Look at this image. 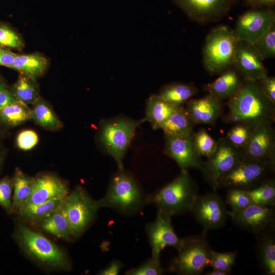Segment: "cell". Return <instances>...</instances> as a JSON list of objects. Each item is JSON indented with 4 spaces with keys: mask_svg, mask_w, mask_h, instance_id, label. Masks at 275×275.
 <instances>
[{
    "mask_svg": "<svg viewBox=\"0 0 275 275\" xmlns=\"http://www.w3.org/2000/svg\"><path fill=\"white\" fill-rule=\"evenodd\" d=\"M220 101L210 94L199 99H189L185 110L193 123L212 124L221 113Z\"/></svg>",
    "mask_w": 275,
    "mask_h": 275,
    "instance_id": "cell-20",
    "label": "cell"
},
{
    "mask_svg": "<svg viewBox=\"0 0 275 275\" xmlns=\"http://www.w3.org/2000/svg\"><path fill=\"white\" fill-rule=\"evenodd\" d=\"M32 119L40 126L50 130H56L62 123L50 105L40 97L33 104Z\"/></svg>",
    "mask_w": 275,
    "mask_h": 275,
    "instance_id": "cell-29",
    "label": "cell"
},
{
    "mask_svg": "<svg viewBox=\"0 0 275 275\" xmlns=\"http://www.w3.org/2000/svg\"><path fill=\"white\" fill-rule=\"evenodd\" d=\"M17 101L8 89L0 91V110Z\"/></svg>",
    "mask_w": 275,
    "mask_h": 275,
    "instance_id": "cell-47",
    "label": "cell"
},
{
    "mask_svg": "<svg viewBox=\"0 0 275 275\" xmlns=\"http://www.w3.org/2000/svg\"><path fill=\"white\" fill-rule=\"evenodd\" d=\"M217 142L215 151L203 162L200 168L204 178L213 191L218 188L221 179L243 158L242 150L227 138H221Z\"/></svg>",
    "mask_w": 275,
    "mask_h": 275,
    "instance_id": "cell-9",
    "label": "cell"
},
{
    "mask_svg": "<svg viewBox=\"0 0 275 275\" xmlns=\"http://www.w3.org/2000/svg\"><path fill=\"white\" fill-rule=\"evenodd\" d=\"M274 23L273 8H251L238 16L233 30L238 41L254 44Z\"/></svg>",
    "mask_w": 275,
    "mask_h": 275,
    "instance_id": "cell-11",
    "label": "cell"
},
{
    "mask_svg": "<svg viewBox=\"0 0 275 275\" xmlns=\"http://www.w3.org/2000/svg\"><path fill=\"white\" fill-rule=\"evenodd\" d=\"M38 222L42 229L58 238L69 239L74 237L61 206L49 215Z\"/></svg>",
    "mask_w": 275,
    "mask_h": 275,
    "instance_id": "cell-25",
    "label": "cell"
},
{
    "mask_svg": "<svg viewBox=\"0 0 275 275\" xmlns=\"http://www.w3.org/2000/svg\"><path fill=\"white\" fill-rule=\"evenodd\" d=\"M0 45L17 50H22L24 42L21 35L11 26L0 22Z\"/></svg>",
    "mask_w": 275,
    "mask_h": 275,
    "instance_id": "cell-36",
    "label": "cell"
},
{
    "mask_svg": "<svg viewBox=\"0 0 275 275\" xmlns=\"http://www.w3.org/2000/svg\"><path fill=\"white\" fill-rule=\"evenodd\" d=\"M171 217L158 209L155 219L146 226L151 258L156 260L159 261L161 251L165 247L172 246L178 251L183 244L184 238H180L175 232Z\"/></svg>",
    "mask_w": 275,
    "mask_h": 275,
    "instance_id": "cell-14",
    "label": "cell"
},
{
    "mask_svg": "<svg viewBox=\"0 0 275 275\" xmlns=\"http://www.w3.org/2000/svg\"><path fill=\"white\" fill-rule=\"evenodd\" d=\"M182 107V105L172 104L158 95H152L147 101L145 117L143 121L149 122L154 130L160 129L163 122L171 114Z\"/></svg>",
    "mask_w": 275,
    "mask_h": 275,
    "instance_id": "cell-22",
    "label": "cell"
},
{
    "mask_svg": "<svg viewBox=\"0 0 275 275\" xmlns=\"http://www.w3.org/2000/svg\"><path fill=\"white\" fill-rule=\"evenodd\" d=\"M237 252L220 253L211 250L209 265L213 269L230 271L234 264Z\"/></svg>",
    "mask_w": 275,
    "mask_h": 275,
    "instance_id": "cell-38",
    "label": "cell"
},
{
    "mask_svg": "<svg viewBox=\"0 0 275 275\" xmlns=\"http://www.w3.org/2000/svg\"><path fill=\"white\" fill-rule=\"evenodd\" d=\"M163 269L160 261L150 258L140 266L128 269L126 275H160L162 274Z\"/></svg>",
    "mask_w": 275,
    "mask_h": 275,
    "instance_id": "cell-40",
    "label": "cell"
},
{
    "mask_svg": "<svg viewBox=\"0 0 275 275\" xmlns=\"http://www.w3.org/2000/svg\"><path fill=\"white\" fill-rule=\"evenodd\" d=\"M30 119L31 109L28 105L19 101L0 110V121L9 126H18Z\"/></svg>",
    "mask_w": 275,
    "mask_h": 275,
    "instance_id": "cell-31",
    "label": "cell"
},
{
    "mask_svg": "<svg viewBox=\"0 0 275 275\" xmlns=\"http://www.w3.org/2000/svg\"><path fill=\"white\" fill-rule=\"evenodd\" d=\"M194 146L200 156L209 157L215 151L217 142L204 129L192 134Z\"/></svg>",
    "mask_w": 275,
    "mask_h": 275,
    "instance_id": "cell-34",
    "label": "cell"
},
{
    "mask_svg": "<svg viewBox=\"0 0 275 275\" xmlns=\"http://www.w3.org/2000/svg\"><path fill=\"white\" fill-rule=\"evenodd\" d=\"M14 237L26 255L42 266L55 269H70V262L66 253L42 234L18 223Z\"/></svg>",
    "mask_w": 275,
    "mask_h": 275,
    "instance_id": "cell-3",
    "label": "cell"
},
{
    "mask_svg": "<svg viewBox=\"0 0 275 275\" xmlns=\"http://www.w3.org/2000/svg\"><path fill=\"white\" fill-rule=\"evenodd\" d=\"M192 134L184 136L165 135L164 153L177 162L181 170L190 168L200 169L203 162L194 146Z\"/></svg>",
    "mask_w": 275,
    "mask_h": 275,
    "instance_id": "cell-18",
    "label": "cell"
},
{
    "mask_svg": "<svg viewBox=\"0 0 275 275\" xmlns=\"http://www.w3.org/2000/svg\"><path fill=\"white\" fill-rule=\"evenodd\" d=\"M123 264L118 260H113L103 269L101 270L98 274L100 275H117L120 272L123 267Z\"/></svg>",
    "mask_w": 275,
    "mask_h": 275,
    "instance_id": "cell-46",
    "label": "cell"
},
{
    "mask_svg": "<svg viewBox=\"0 0 275 275\" xmlns=\"http://www.w3.org/2000/svg\"><path fill=\"white\" fill-rule=\"evenodd\" d=\"M13 189L12 179L5 177L0 180V206L11 213Z\"/></svg>",
    "mask_w": 275,
    "mask_h": 275,
    "instance_id": "cell-41",
    "label": "cell"
},
{
    "mask_svg": "<svg viewBox=\"0 0 275 275\" xmlns=\"http://www.w3.org/2000/svg\"><path fill=\"white\" fill-rule=\"evenodd\" d=\"M61 208L72 230L77 236L91 223L100 208L95 200L81 186L75 187L62 201Z\"/></svg>",
    "mask_w": 275,
    "mask_h": 275,
    "instance_id": "cell-8",
    "label": "cell"
},
{
    "mask_svg": "<svg viewBox=\"0 0 275 275\" xmlns=\"http://www.w3.org/2000/svg\"><path fill=\"white\" fill-rule=\"evenodd\" d=\"M273 207L252 203L236 211H228V215L240 227L255 233H259L274 224Z\"/></svg>",
    "mask_w": 275,
    "mask_h": 275,
    "instance_id": "cell-17",
    "label": "cell"
},
{
    "mask_svg": "<svg viewBox=\"0 0 275 275\" xmlns=\"http://www.w3.org/2000/svg\"><path fill=\"white\" fill-rule=\"evenodd\" d=\"M236 124L229 131L226 138L234 146L242 151L249 140L253 127L243 124Z\"/></svg>",
    "mask_w": 275,
    "mask_h": 275,
    "instance_id": "cell-37",
    "label": "cell"
},
{
    "mask_svg": "<svg viewBox=\"0 0 275 275\" xmlns=\"http://www.w3.org/2000/svg\"><path fill=\"white\" fill-rule=\"evenodd\" d=\"M193 122L185 109H180L171 114L161 124L165 135L184 136L192 134Z\"/></svg>",
    "mask_w": 275,
    "mask_h": 275,
    "instance_id": "cell-26",
    "label": "cell"
},
{
    "mask_svg": "<svg viewBox=\"0 0 275 275\" xmlns=\"http://www.w3.org/2000/svg\"><path fill=\"white\" fill-rule=\"evenodd\" d=\"M269 170L274 169L268 163L243 158L221 179L218 188L251 190L259 185Z\"/></svg>",
    "mask_w": 275,
    "mask_h": 275,
    "instance_id": "cell-10",
    "label": "cell"
},
{
    "mask_svg": "<svg viewBox=\"0 0 275 275\" xmlns=\"http://www.w3.org/2000/svg\"><path fill=\"white\" fill-rule=\"evenodd\" d=\"M48 65V59L39 52L17 53L10 68L36 79L44 73Z\"/></svg>",
    "mask_w": 275,
    "mask_h": 275,
    "instance_id": "cell-23",
    "label": "cell"
},
{
    "mask_svg": "<svg viewBox=\"0 0 275 275\" xmlns=\"http://www.w3.org/2000/svg\"><path fill=\"white\" fill-rule=\"evenodd\" d=\"M243 5L251 8H273L275 0H243Z\"/></svg>",
    "mask_w": 275,
    "mask_h": 275,
    "instance_id": "cell-45",
    "label": "cell"
},
{
    "mask_svg": "<svg viewBox=\"0 0 275 275\" xmlns=\"http://www.w3.org/2000/svg\"><path fill=\"white\" fill-rule=\"evenodd\" d=\"M232 66L243 77L258 81L267 75L263 59L253 43L238 41Z\"/></svg>",
    "mask_w": 275,
    "mask_h": 275,
    "instance_id": "cell-16",
    "label": "cell"
},
{
    "mask_svg": "<svg viewBox=\"0 0 275 275\" xmlns=\"http://www.w3.org/2000/svg\"><path fill=\"white\" fill-rule=\"evenodd\" d=\"M146 197L137 181L123 170L113 176L105 196L98 201L100 208L130 214L146 204Z\"/></svg>",
    "mask_w": 275,
    "mask_h": 275,
    "instance_id": "cell-5",
    "label": "cell"
},
{
    "mask_svg": "<svg viewBox=\"0 0 275 275\" xmlns=\"http://www.w3.org/2000/svg\"><path fill=\"white\" fill-rule=\"evenodd\" d=\"M62 201L54 200L40 204L25 205L21 207L17 213L24 219L38 222L58 209Z\"/></svg>",
    "mask_w": 275,
    "mask_h": 275,
    "instance_id": "cell-30",
    "label": "cell"
},
{
    "mask_svg": "<svg viewBox=\"0 0 275 275\" xmlns=\"http://www.w3.org/2000/svg\"><path fill=\"white\" fill-rule=\"evenodd\" d=\"M191 212L205 232L223 227L229 216L224 201L215 191L199 195Z\"/></svg>",
    "mask_w": 275,
    "mask_h": 275,
    "instance_id": "cell-12",
    "label": "cell"
},
{
    "mask_svg": "<svg viewBox=\"0 0 275 275\" xmlns=\"http://www.w3.org/2000/svg\"><path fill=\"white\" fill-rule=\"evenodd\" d=\"M237 40L233 29L219 25L207 34L203 48V62L211 74H218L232 67Z\"/></svg>",
    "mask_w": 275,
    "mask_h": 275,
    "instance_id": "cell-4",
    "label": "cell"
},
{
    "mask_svg": "<svg viewBox=\"0 0 275 275\" xmlns=\"http://www.w3.org/2000/svg\"><path fill=\"white\" fill-rule=\"evenodd\" d=\"M37 133L31 130H25L20 132L16 139L17 145L19 148L28 150L33 148L38 143Z\"/></svg>",
    "mask_w": 275,
    "mask_h": 275,
    "instance_id": "cell-42",
    "label": "cell"
},
{
    "mask_svg": "<svg viewBox=\"0 0 275 275\" xmlns=\"http://www.w3.org/2000/svg\"><path fill=\"white\" fill-rule=\"evenodd\" d=\"M33 178L25 175L19 168L15 169L12 179L14 193L11 213L17 212L27 202L32 192Z\"/></svg>",
    "mask_w": 275,
    "mask_h": 275,
    "instance_id": "cell-24",
    "label": "cell"
},
{
    "mask_svg": "<svg viewBox=\"0 0 275 275\" xmlns=\"http://www.w3.org/2000/svg\"><path fill=\"white\" fill-rule=\"evenodd\" d=\"M252 203L274 207L275 205V181L271 179L247 190Z\"/></svg>",
    "mask_w": 275,
    "mask_h": 275,
    "instance_id": "cell-32",
    "label": "cell"
},
{
    "mask_svg": "<svg viewBox=\"0 0 275 275\" xmlns=\"http://www.w3.org/2000/svg\"><path fill=\"white\" fill-rule=\"evenodd\" d=\"M10 91L18 101L26 105L33 104L40 97L36 79L21 73Z\"/></svg>",
    "mask_w": 275,
    "mask_h": 275,
    "instance_id": "cell-27",
    "label": "cell"
},
{
    "mask_svg": "<svg viewBox=\"0 0 275 275\" xmlns=\"http://www.w3.org/2000/svg\"><path fill=\"white\" fill-rule=\"evenodd\" d=\"M176 5L195 21L206 23L224 17L236 0H174Z\"/></svg>",
    "mask_w": 275,
    "mask_h": 275,
    "instance_id": "cell-15",
    "label": "cell"
},
{
    "mask_svg": "<svg viewBox=\"0 0 275 275\" xmlns=\"http://www.w3.org/2000/svg\"><path fill=\"white\" fill-rule=\"evenodd\" d=\"M226 202L231 208V211L241 210L252 204L247 190L229 188L226 198Z\"/></svg>",
    "mask_w": 275,
    "mask_h": 275,
    "instance_id": "cell-39",
    "label": "cell"
},
{
    "mask_svg": "<svg viewBox=\"0 0 275 275\" xmlns=\"http://www.w3.org/2000/svg\"><path fill=\"white\" fill-rule=\"evenodd\" d=\"M264 95L275 103V77L266 75L258 80Z\"/></svg>",
    "mask_w": 275,
    "mask_h": 275,
    "instance_id": "cell-43",
    "label": "cell"
},
{
    "mask_svg": "<svg viewBox=\"0 0 275 275\" xmlns=\"http://www.w3.org/2000/svg\"><path fill=\"white\" fill-rule=\"evenodd\" d=\"M3 156L2 154V153H0V167H1L2 163L3 162Z\"/></svg>",
    "mask_w": 275,
    "mask_h": 275,
    "instance_id": "cell-50",
    "label": "cell"
},
{
    "mask_svg": "<svg viewBox=\"0 0 275 275\" xmlns=\"http://www.w3.org/2000/svg\"><path fill=\"white\" fill-rule=\"evenodd\" d=\"M7 89V85L5 81L0 76V91Z\"/></svg>",
    "mask_w": 275,
    "mask_h": 275,
    "instance_id": "cell-49",
    "label": "cell"
},
{
    "mask_svg": "<svg viewBox=\"0 0 275 275\" xmlns=\"http://www.w3.org/2000/svg\"><path fill=\"white\" fill-rule=\"evenodd\" d=\"M197 187L187 170L157 191L146 196V204H153L158 210L172 216L190 211L197 199Z\"/></svg>",
    "mask_w": 275,
    "mask_h": 275,
    "instance_id": "cell-2",
    "label": "cell"
},
{
    "mask_svg": "<svg viewBox=\"0 0 275 275\" xmlns=\"http://www.w3.org/2000/svg\"><path fill=\"white\" fill-rule=\"evenodd\" d=\"M141 122L125 118L104 121L100 128V142L106 153L117 163L119 171L124 170L123 160Z\"/></svg>",
    "mask_w": 275,
    "mask_h": 275,
    "instance_id": "cell-7",
    "label": "cell"
},
{
    "mask_svg": "<svg viewBox=\"0 0 275 275\" xmlns=\"http://www.w3.org/2000/svg\"><path fill=\"white\" fill-rule=\"evenodd\" d=\"M263 60L275 57V23L254 43Z\"/></svg>",
    "mask_w": 275,
    "mask_h": 275,
    "instance_id": "cell-35",
    "label": "cell"
},
{
    "mask_svg": "<svg viewBox=\"0 0 275 275\" xmlns=\"http://www.w3.org/2000/svg\"><path fill=\"white\" fill-rule=\"evenodd\" d=\"M261 261L265 272L269 275L275 274V241L272 236L265 234L259 241Z\"/></svg>",
    "mask_w": 275,
    "mask_h": 275,
    "instance_id": "cell-33",
    "label": "cell"
},
{
    "mask_svg": "<svg viewBox=\"0 0 275 275\" xmlns=\"http://www.w3.org/2000/svg\"><path fill=\"white\" fill-rule=\"evenodd\" d=\"M232 67L222 72L217 78L206 85L205 89L209 94L221 100L229 99L235 94L242 79L236 70Z\"/></svg>",
    "mask_w": 275,
    "mask_h": 275,
    "instance_id": "cell-21",
    "label": "cell"
},
{
    "mask_svg": "<svg viewBox=\"0 0 275 275\" xmlns=\"http://www.w3.org/2000/svg\"><path fill=\"white\" fill-rule=\"evenodd\" d=\"M230 271L222 270L217 269H213L212 270L207 272L206 275H228L230 273Z\"/></svg>",
    "mask_w": 275,
    "mask_h": 275,
    "instance_id": "cell-48",
    "label": "cell"
},
{
    "mask_svg": "<svg viewBox=\"0 0 275 275\" xmlns=\"http://www.w3.org/2000/svg\"><path fill=\"white\" fill-rule=\"evenodd\" d=\"M69 190L67 183L56 175H40L33 178L32 192L24 205L40 204L50 200H63L69 194Z\"/></svg>",
    "mask_w": 275,
    "mask_h": 275,
    "instance_id": "cell-19",
    "label": "cell"
},
{
    "mask_svg": "<svg viewBox=\"0 0 275 275\" xmlns=\"http://www.w3.org/2000/svg\"><path fill=\"white\" fill-rule=\"evenodd\" d=\"M274 132L270 122L253 127L249 140L242 150L243 158L269 164L274 169Z\"/></svg>",
    "mask_w": 275,
    "mask_h": 275,
    "instance_id": "cell-13",
    "label": "cell"
},
{
    "mask_svg": "<svg viewBox=\"0 0 275 275\" xmlns=\"http://www.w3.org/2000/svg\"><path fill=\"white\" fill-rule=\"evenodd\" d=\"M206 232L184 238L178 255L169 266V271L182 275L203 273L209 265L211 251L205 237Z\"/></svg>",
    "mask_w": 275,
    "mask_h": 275,
    "instance_id": "cell-6",
    "label": "cell"
},
{
    "mask_svg": "<svg viewBox=\"0 0 275 275\" xmlns=\"http://www.w3.org/2000/svg\"><path fill=\"white\" fill-rule=\"evenodd\" d=\"M197 93V88L194 85L173 82L164 86L158 95L172 104L182 105Z\"/></svg>",
    "mask_w": 275,
    "mask_h": 275,
    "instance_id": "cell-28",
    "label": "cell"
},
{
    "mask_svg": "<svg viewBox=\"0 0 275 275\" xmlns=\"http://www.w3.org/2000/svg\"><path fill=\"white\" fill-rule=\"evenodd\" d=\"M274 104L263 93L258 81L243 78L239 89L229 98V118L252 127L270 122L274 117Z\"/></svg>",
    "mask_w": 275,
    "mask_h": 275,
    "instance_id": "cell-1",
    "label": "cell"
},
{
    "mask_svg": "<svg viewBox=\"0 0 275 275\" xmlns=\"http://www.w3.org/2000/svg\"><path fill=\"white\" fill-rule=\"evenodd\" d=\"M16 54L9 48L0 45V66L10 68Z\"/></svg>",
    "mask_w": 275,
    "mask_h": 275,
    "instance_id": "cell-44",
    "label": "cell"
}]
</instances>
